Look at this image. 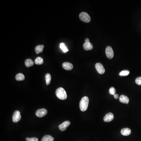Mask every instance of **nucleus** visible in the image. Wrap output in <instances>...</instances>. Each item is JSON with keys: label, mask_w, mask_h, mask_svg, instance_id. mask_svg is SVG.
<instances>
[{"label": "nucleus", "mask_w": 141, "mask_h": 141, "mask_svg": "<svg viewBox=\"0 0 141 141\" xmlns=\"http://www.w3.org/2000/svg\"><path fill=\"white\" fill-rule=\"evenodd\" d=\"M89 103V99L88 97L84 96L82 98L80 102V108L81 111L84 112L87 110Z\"/></svg>", "instance_id": "1"}, {"label": "nucleus", "mask_w": 141, "mask_h": 141, "mask_svg": "<svg viewBox=\"0 0 141 141\" xmlns=\"http://www.w3.org/2000/svg\"><path fill=\"white\" fill-rule=\"evenodd\" d=\"M56 95L58 98L62 100L66 99L67 98L66 92L64 89L62 87H60L56 89Z\"/></svg>", "instance_id": "2"}, {"label": "nucleus", "mask_w": 141, "mask_h": 141, "mask_svg": "<svg viewBox=\"0 0 141 141\" xmlns=\"http://www.w3.org/2000/svg\"><path fill=\"white\" fill-rule=\"evenodd\" d=\"M79 18L82 21L85 23H88L91 21V17L88 13L85 12H82L79 15Z\"/></svg>", "instance_id": "3"}, {"label": "nucleus", "mask_w": 141, "mask_h": 141, "mask_svg": "<svg viewBox=\"0 0 141 141\" xmlns=\"http://www.w3.org/2000/svg\"><path fill=\"white\" fill-rule=\"evenodd\" d=\"M21 118V113L18 110H16L14 112L13 115V121L14 123L19 122Z\"/></svg>", "instance_id": "4"}, {"label": "nucleus", "mask_w": 141, "mask_h": 141, "mask_svg": "<svg viewBox=\"0 0 141 141\" xmlns=\"http://www.w3.org/2000/svg\"><path fill=\"white\" fill-rule=\"evenodd\" d=\"M107 57L109 59H112L114 56V51L112 48L110 46H107L105 50Z\"/></svg>", "instance_id": "5"}, {"label": "nucleus", "mask_w": 141, "mask_h": 141, "mask_svg": "<svg viewBox=\"0 0 141 141\" xmlns=\"http://www.w3.org/2000/svg\"><path fill=\"white\" fill-rule=\"evenodd\" d=\"M47 113V111L46 109H40L37 110L36 111L35 114L37 117H38L41 118L46 115Z\"/></svg>", "instance_id": "6"}, {"label": "nucleus", "mask_w": 141, "mask_h": 141, "mask_svg": "<svg viewBox=\"0 0 141 141\" xmlns=\"http://www.w3.org/2000/svg\"><path fill=\"white\" fill-rule=\"evenodd\" d=\"M96 70L100 74H103L105 72V70L103 65L100 63H97L95 65Z\"/></svg>", "instance_id": "7"}, {"label": "nucleus", "mask_w": 141, "mask_h": 141, "mask_svg": "<svg viewBox=\"0 0 141 141\" xmlns=\"http://www.w3.org/2000/svg\"><path fill=\"white\" fill-rule=\"evenodd\" d=\"M70 122L69 121H66L58 126V128L62 131H64L66 130L67 128L70 125Z\"/></svg>", "instance_id": "8"}, {"label": "nucleus", "mask_w": 141, "mask_h": 141, "mask_svg": "<svg viewBox=\"0 0 141 141\" xmlns=\"http://www.w3.org/2000/svg\"><path fill=\"white\" fill-rule=\"evenodd\" d=\"M114 118L113 114L112 112H109L103 118V120L106 122H109L113 120Z\"/></svg>", "instance_id": "9"}, {"label": "nucleus", "mask_w": 141, "mask_h": 141, "mask_svg": "<svg viewBox=\"0 0 141 141\" xmlns=\"http://www.w3.org/2000/svg\"><path fill=\"white\" fill-rule=\"evenodd\" d=\"M63 68L64 70H72L73 68V64L70 63H68V62H65L63 63L62 65Z\"/></svg>", "instance_id": "10"}, {"label": "nucleus", "mask_w": 141, "mask_h": 141, "mask_svg": "<svg viewBox=\"0 0 141 141\" xmlns=\"http://www.w3.org/2000/svg\"><path fill=\"white\" fill-rule=\"evenodd\" d=\"M121 133L123 136H129L131 134V131L130 129L128 128H123L121 131Z\"/></svg>", "instance_id": "11"}, {"label": "nucleus", "mask_w": 141, "mask_h": 141, "mask_svg": "<svg viewBox=\"0 0 141 141\" xmlns=\"http://www.w3.org/2000/svg\"><path fill=\"white\" fill-rule=\"evenodd\" d=\"M83 48L84 50L86 51L92 50L93 48V46L90 42H85L83 45Z\"/></svg>", "instance_id": "12"}, {"label": "nucleus", "mask_w": 141, "mask_h": 141, "mask_svg": "<svg viewBox=\"0 0 141 141\" xmlns=\"http://www.w3.org/2000/svg\"><path fill=\"white\" fill-rule=\"evenodd\" d=\"M119 101L123 103L128 104L129 102V99L125 95H121L119 98Z\"/></svg>", "instance_id": "13"}, {"label": "nucleus", "mask_w": 141, "mask_h": 141, "mask_svg": "<svg viewBox=\"0 0 141 141\" xmlns=\"http://www.w3.org/2000/svg\"><path fill=\"white\" fill-rule=\"evenodd\" d=\"M44 47V46L43 45H38L37 46H36L35 48V51L37 54L42 53L43 51Z\"/></svg>", "instance_id": "14"}, {"label": "nucleus", "mask_w": 141, "mask_h": 141, "mask_svg": "<svg viewBox=\"0 0 141 141\" xmlns=\"http://www.w3.org/2000/svg\"><path fill=\"white\" fill-rule=\"evenodd\" d=\"M16 79L17 81H23L24 80L25 77L23 74L19 73L16 75Z\"/></svg>", "instance_id": "15"}, {"label": "nucleus", "mask_w": 141, "mask_h": 141, "mask_svg": "<svg viewBox=\"0 0 141 141\" xmlns=\"http://www.w3.org/2000/svg\"><path fill=\"white\" fill-rule=\"evenodd\" d=\"M25 64L28 68L34 65V63L33 60L30 59H27L25 61Z\"/></svg>", "instance_id": "16"}, {"label": "nucleus", "mask_w": 141, "mask_h": 141, "mask_svg": "<svg viewBox=\"0 0 141 141\" xmlns=\"http://www.w3.org/2000/svg\"><path fill=\"white\" fill-rule=\"evenodd\" d=\"M54 138L50 135H46L42 138L41 141H53Z\"/></svg>", "instance_id": "17"}, {"label": "nucleus", "mask_w": 141, "mask_h": 141, "mask_svg": "<svg viewBox=\"0 0 141 141\" xmlns=\"http://www.w3.org/2000/svg\"><path fill=\"white\" fill-rule=\"evenodd\" d=\"M44 63L43 58L40 57H38L35 59V63L37 65H41Z\"/></svg>", "instance_id": "18"}, {"label": "nucleus", "mask_w": 141, "mask_h": 141, "mask_svg": "<svg viewBox=\"0 0 141 141\" xmlns=\"http://www.w3.org/2000/svg\"><path fill=\"white\" fill-rule=\"evenodd\" d=\"M51 76L50 74H46L45 75V79H46V85H49L50 82L51 81Z\"/></svg>", "instance_id": "19"}, {"label": "nucleus", "mask_w": 141, "mask_h": 141, "mask_svg": "<svg viewBox=\"0 0 141 141\" xmlns=\"http://www.w3.org/2000/svg\"><path fill=\"white\" fill-rule=\"evenodd\" d=\"M60 48L61 49L64 53H66L68 51V49H67L64 44L63 43H61L60 44Z\"/></svg>", "instance_id": "20"}, {"label": "nucleus", "mask_w": 141, "mask_h": 141, "mask_svg": "<svg viewBox=\"0 0 141 141\" xmlns=\"http://www.w3.org/2000/svg\"><path fill=\"white\" fill-rule=\"evenodd\" d=\"M130 73V72L128 70H122L119 73V75L121 76H127Z\"/></svg>", "instance_id": "21"}, {"label": "nucleus", "mask_w": 141, "mask_h": 141, "mask_svg": "<svg viewBox=\"0 0 141 141\" xmlns=\"http://www.w3.org/2000/svg\"><path fill=\"white\" fill-rule=\"evenodd\" d=\"M110 94L111 95H115L116 93V89L114 87H110L109 90Z\"/></svg>", "instance_id": "22"}, {"label": "nucleus", "mask_w": 141, "mask_h": 141, "mask_svg": "<svg viewBox=\"0 0 141 141\" xmlns=\"http://www.w3.org/2000/svg\"><path fill=\"white\" fill-rule=\"evenodd\" d=\"M135 82L137 85L141 86V77H139L136 78L135 80Z\"/></svg>", "instance_id": "23"}, {"label": "nucleus", "mask_w": 141, "mask_h": 141, "mask_svg": "<svg viewBox=\"0 0 141 141\" xmlns=\"http://www.w3.org/2000/svg\"><path fill=\"white\" fill-rule=\"evenodd\" d=\"M26 140L27 141H39L38 138L36 137H33L31 138H26Z\"/></svg>", "instance_id": "24"}, {"label": "nucleus", "mask_w": 141, "mask_h": 141, "mask_svg": "<svg viewBox=\"0 0 141 141\" xmlns=\"http://www.w3.org/2000/svg\"><path fill=\"white\" fill-rule=\"evenodd\" d=\"M114 97L115 98V99H117L118 98V94H115V95H114Z\"/></svg>", "instance_id": "25"}, {"label": "nucleus", "mask_w": 141, "mask_h": 141, "mask_svg": "<svg viewBox=\"0 0 141 141\" xmlns=\"http://www.w3.org/2000/svg\"><path fill=\"white\" fill-rule=\"evenodd\" d=\"M85 42H89V40L88 38H87V39H85Z\"/></svg>", "instance_id": "26"}]
</instances>
